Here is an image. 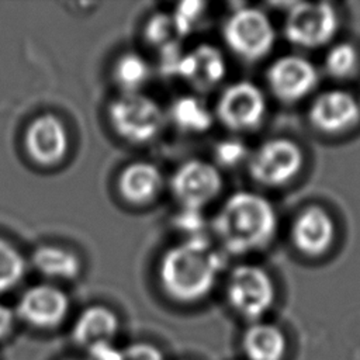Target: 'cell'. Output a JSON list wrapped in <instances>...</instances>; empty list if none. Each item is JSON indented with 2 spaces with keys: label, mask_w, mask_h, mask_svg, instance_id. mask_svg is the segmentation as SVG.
Listing matches in <instances>:
<instances>
[{
  "label": "cell",
  "mask_w": 360,
  "mask_h": 360,
  "mask_svg": "<svg viewBox=\"0 0 360 360\" xmlns=\"http://www.w3.org/2000/svg\"><path fill=\"white\" fill-rule=\"evenodd\" d=\"M229 305L243 318L257 321L273 305L276 288L270 276L256 264H239L232 269L226 283Z\"/></svg>",
  "instance_id": "5"
},
{
  "label": "cell",
  "mask_w": 360,
  "mask_h": 360,
  "mask_svg": "<svg viewBox=\"0 0 360 360\" xmlns=\"http://www.w3.org/2000/svg\"><path fill=\"white\" fill-rule=\"evenodd\" d=\"M120 328L117 315L104 305H91L82 311L73 326V339L86 350L103 342H112Z\"/></svg>",
  "instance_id": "17"
},
{
  "label": "cell",
  "mask_w": 360,
  "mask_h": 360,
  "mask_svg": "<svg viewBox=\"0 0 360 360\" xmlns=\"http://www.w3.org/2000/svg\"><path fill=\"white\" fill-rule=\"evenodd\" d=\"M69 300L66 294L48 284L28 288L17 305L18 316L31 326L51 329L58 326L66 316Z\"/></svg>",
  "instance_id": "12"
},
{
  "label": "cell",
  "mask_w": 360,
  "mask_h": 360,
  "mask_svg": "<svg viewBox=\"0 0 360 360\" xmlns=\"http://www.w3.org/2000/svg\"><path fill=\"white\" fill-rule=\"evenodd\" d=\"M222 35L228 48L249 62L264 58L276 42V30L270 18L256 7L235 10L226 18Z\"/></svg>",
  "instance_id": "3"
},
{
  "label": "cell",
  "mask_w": 360,
  "mask_h": 360,
  "mask_svg": "<svg viewBox=\"0 0 360 360\" xmlns=\"http://www.w3.org/2000/svg\"><path fill=\"white\" fill-rule=\"evenodd\" d=\"M308 118L319 132L342 134L360 121V103L345 90H328L315 97Z\"/></svg>",
  "instance_id": "11"
},
{
  "label": "cell",
  "mask_w": 360,
  "mask_h": 360,
  "mask_svg": "<svg viewBox=\"0 0 360 360\" xmlns=\"http://www.w3.org/2000/svg\"><path fill=\"white\" fill-rule=\"evenodd\" d=\"M145 37L160 51L179 45L180 38L172 15L167 14H156L152 17L145 27Z\"/></svg>",
  "instance_id": "24"
},
{
  "label": "cell",
  "mask_w": 360,
  "mask_h": 360,
  "mask_svg": "<svg viewBox=\"0 0 360 360\" xmlns=\"http://www.w3.org/2000/svg\"><path fill=\"white\" fill-rule=\"evenodd\" d=\"M242 142L236 139H228L222 141L215 148V159L221 166L232 167L239 165L243 160L249 159V152L245 148Z\"/></svg>",
  "instance_id": "26"
},
{
  "label": "cell",
  "mask_w": 360,
  "mask_h": 360,
  "mask_svg": "<svg viewBox=\"0 0 360 360\" xmlns=\"http://www.w3.org/2000/svg\"><path fill=\"white\" fill-rule=\"evenodd\" d=\"M359 65V53L349 42H339L330 46L325 56V70L333 79L350 77Z\"/></svg>",
  "instance_id": "22"
},
{
  "label": "cell",
  "mask_w": 360,
  "mask_h": 360,
  "mask_svg": "<svg viewBox=\"0 0 360 360\" xmlns=\"http://www.w3.org/2000/svg\"><path fill=\"white\" fill-rule=\"evenodd\" d=\"M169 114L173 122L187 132H204L212 125L211 111L194 96H183L174 100Z\"/></svg>",
  "instance_id": "20"
},
{
  "label": "cell",
  "mask_w": 360,
  "mask_h": 360,
  "mask_svg": "<svg viewBox=\"0 0 360 360\" xmlns=\"http://www.w3.org/2000/svg\"><path fill=\"white\" fill-rule=\"evenodd\" d=\"M242 346L249 360H281L287 340L277 326L256 322L245 332Z\"/></svg>",
  "instance_id": "18"
},
{
  "label": "cell",
  "mask_w": 360,
  "mask_h": 360,
  "mask_svg": "<svg viewBox=\"0 0 360 360\" xmlns=\"http://www.w3.org/2000/svg\"><path fill=\"white\" fill-rule=\"evenodd\" d=\"M108 120L121 138L145 143L160 132L165 114L153 98L136 91L117 97L108 107Z\"/></svg>",
  "instance_id": "4"
},
{
  "label": "cell",
  "mask_w": 360,
  "mask_h": 360,
  "mask_svg": "<svg viewBox=\"0 0 360 360\" xmlns=\"http://www.w3.org/2000/svg\"><path fill=\"white\" fill-rule=\"evenodd\" d=\"M170 187L183 208L198 211L219 194L222 177L210 162L191 159L179 166L172 177Z\"/></svg>",
  "instance_id": "9"
},
{
  "label": "cell",
  "mask_w": 360,
  "mask_h": 360,
  "mask_svg": "<svg viewBox=\"0 0 360 360\" xmlns=\"http://www.w3.org/2000/svg\"><path fill=\"white\" fill-rule=\"evenodd\" d=\"M25 273V260L7 240L0 238V292L13 288Z\"/></svg>",
  "instance_id": "23"
},
{
  "label": "cell",
  "mask_w": 360,
  "mask_h": 360,
  "mask_svg": "<svg viewBox=\"0 0 360 360\" xmlns=\"http://www.w3.org/2000/svg\"><path fill=\"white\" fill-rule=\"evenodd\" d=\"M338 14L329 3H295L284 21L288 42L314 49L330 42L338 31Z\"/></svg>",
  "instance_id": "7"
},
{
  "label": "cell",
  "mask_w": 360,
  "mask_h": 360,
  "mask_svg": "<svg viewBox=\"0 0 360 360\" xmlns=\"http://www.w3.org/2000/svg\"><path fill=\"white\" fill-rule=\"evenodd\" d=\"M163 176L158 166L149 162H134L125 166L118 177V190L124 200L132 204H146L162 190Z\"/></svg>",
  "instance_id": "16"
},
{
  "label": "cell",
  "mask_w": 360,
  "mask_h": 360,
  "mask_svg": "<svg viewBox=\"0 0 360 360\" xmlns=\"http://www.w3.org/2000/svg\"><path fill=\"white\" fill-rule=\"evenodd\" d=\"M14 314L10 308L0 304V339H4L13 329Z\"/></svg>",
  "instance_id": "29"
},
{
  "label": "cell",
  "mask_w": 360,
  "mask_h": 360,
  "mask_svg": "<svg viewBox=\"0 0 360 360\" xmlns=\"http://www.w3.org/2000/svg\"><path fill=\"white\" fill-rule=\"evenodd\" d=\"M32 266L46 277L75 278L80 271L79 257L59 246H39L31 257Z\"/></svg>",
  "instance_id": "19"
},
{
  "label": "cell",
  "mask_w": 360,
  "mask_h": 360,
  "mask_svg": "<svg viewBox=\"0 0 360 360\" xmlns=\"http://www.w3.org/2000/svg\"><path fill=\"white\" fill-rule=\"evenodd\" d=\"M266 77L273 96L284 103H295L307 97L319 80L315 65L298 55L276 59L269 66Z\"/></svg>",
  "instance_id": "10"
},
{
  "label": "cell",
  "mask_w": 360,
  "mask_h": 360,
  "mask_svg": "<svg viewBox=\"0 0 360 360\" xmlns=\"http://www.w3.org/2000/svg\"><path fill=\"white\" fill-rule=\"evenodd\" d=\"M219 256L202 239H191L169 249L159 264V278L169 297L195 302L214 287L221 270Z\"/></svg>",
  "instance_id": "2"
},
{
  "label": "cell",
  "mask_w": 360,
  "mask_h": 360,
  "mask_svg": "<svg viewBox=\"0 0 360 360\" xmlns=\"http://www.w3.org/2000/svg\"><path fill=\"white\" fill-rule=\"evenodd\" d=\"M226 63L221 51L212 45L202 44L183 53L177 73L198 91L214 89L225 77Z\"/></svg>",
  "instance_id": "15"
},
{
  "label": "cell",
  "mask_w": 360,
  "mask_h": 360,
  "mask_svg": "<svg viewBox=\"0 0 360 360\" xmlns=\"http://www.w3.org/2000/svg\"><path fill=\"white\" fill-rule=\"evenodd\" d=\"M24 143L34 162L51 166L63 159L68 150V134L59 118L44 114L28 125Z\"/></svg>",
  "instance_id": "14"
},
{
  "label": "cell",
  "mask_w": 360,
  "mask_h": 360,
  "mask_svg": "<svg viewBox=\"0 0 360 360\" xmlns=\"http://www.w3.org/2000/svg\"><path fill=\"white\" fill-rule=\"evenodd\" d=\"M302 162V152L295 142L273 138L249 155L248 170L256 183L277 187L291 181L300 173Z\"/></svg>",
  "instance_id": "6"
},
{
  "label": "cell",
  "mask_w": 360,
  "mask_h": 360,
  "mask_svg": "<svg viewBox=\"0 0 360 360\" xmlns=\"http://www.w3.org/2000/svg\"><path fill=\"white\" fill-rule=\"evenodd\" d=\"M121 360H163V354L156 346L138 342L121 349Z\"/></svg>",
  "instance_id": "27"
},
{
  "label": "cell",
  "mask_w": 360,
  "mask_h": 360,
  "mask_svg": "<svg viewBox=\"0 0 360 360\" xmlns=\"http://www.w3.org/2000/svg\"><path fill=\"white\" fill-rule=\"evenodd\" d=\"M91 360H121V349L112 342H103L87 349Z\"/></svg>",
  "instance_id": "28"
},
{
  "label": "cell",
  "mask_w": 360,
  "mask_h": 360,
  "mask_svg": "<svg viewBox=\"0 0 360 360\" xmlns=\"http://www.w3.org/2000/svg\"><path fill=\"white\" fill-rule=\"evenodd\" d=\"M149 65L148 62L138 53L128 52L121 55L112 69L114 79L117 84L125 93H136L139 87H142L149 79Z\"/></svg>",
  "instance_id": "21"
},
{
  "label": "cell",
  "mask_w": 360,
  "mask_h": 360,
  "mask_svg": "<svg viewBox=\"0 0 360 360\" xmlns=\"http://www.w3.org/2000/svg\"><path fill=\"white\" fill-rule=\"evenodd\" d=\"M291 239L297 250L308 257L326 253L335 239L332 217L319 205L305 208L292 222Z\"/></svg>",
  "instance_id": "13"
},
{
  "label": "cell",
  "mask_w": 360,
  "mask_h": 360,
  "mask_svg": "<svg viewBox=\"0 0 360 360\" xmlns=\"http://www.w3.org/2000/svg\"><path fill=\"white\" fill-rule=\"evenodd\" d=\"M215 114L222 125L231 131L255 129L266 115V97L260 87L252 82H236L221 93Z\"/></svg>",
  "instance_id": "8"
},
{
  "label": "cell",
  "mask_w": 360,
  "mask_h": 360,
  "mask_svg": "<svg viewBox=\"0 0 360 360\" xmlns=\"http://www.w3.org/2000/svg\"><path fill=\"white\" fill-rule=\"evenodd\" d=\"M205 3L202 1H184L177 6L174 13L172 14V18L180 37L188 35V32L202 15Z\"/></svg>",
  "instance_id": "25"
},
{
  "label": "cell",
  "mask_w": 360,
  "mask_h": 360,
  "mask_svg": "<svg viewBox=\"0 0 360 360\" xmlns=\"http://www.w3.org/2000/svg\"><path fill=\"white\" fill-rule=\"evenodd\" d=\"M214 231L225 250L246 255L266 248L277 231L271 202L260 194L239 191L226 198L214 219Z\"/></svg>",
  "instance_id": "1"
}]
</instances>
